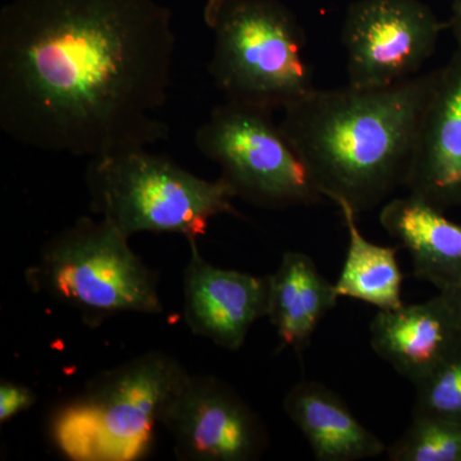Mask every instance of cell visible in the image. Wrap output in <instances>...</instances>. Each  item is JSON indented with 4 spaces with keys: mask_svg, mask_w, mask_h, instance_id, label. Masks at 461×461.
I'll list each match as a JSON object with an SVG mask.
<instances>
[{
    "mask_svg": "<svg viewBox=\"0 0 461 461\" xmlns=\"http://www.w3.org/2000/svg\"><path fill=\"white\" fill-rule=\"evenodd\" d=\"M175 48L154 0H14L0 16V127L90 159L165 140Z\"/></svg>",
    "mask_w": 461,
    "mask_h": 461,
    "instance_id": "obj_1",
    "label": "cell"
},
{
    "mask_svg": "<svg viewBox=\"0 0 461 461\" xmlns=\"http://www.w3.org/2000/svg\"><path fill=\"white\" fill-rule=\"evenodd\" d=\"M432 80L430 72L384 89H315L282 109V132L324 199L359 214L405 187Z\"/></svg>",
    "mask_w": 461,
    "mask_h": 461,
    "instance_id": "obj_2",
    "label": "cell"
},
{
    "mask_svg": "<svg viewBox=\"0 0 461 461\" xmlns=\"http://www.w3.org/2000/svg\"><path fill=\"white\" fill-rule=\"evenodd\" d=\"M209 76L227 102L275 111L315 90L305 35L278 0H209Z\"/></svg>",
    "mask_w": 461,
    "mask_h": 461,
    "instance_id": "obj_3",
    "label": "cell"
},
{
    "mask_svg": "<svg viewBox=\"0 0 461 461\" xmlns=\"http://www.w3.org/2000/svg\"><path fill=\"white\" fill-rule=\"evenodd\" d=\"M189 375L177 359L160 351L100 373L54 417L58 450L77 461L140 459Z\"/></svg>",
    "mask_w": 461,
    "mask_h": 461,
    "instance_id": "obj_4",
    "label": "cell"
},
{
    "mask_svg": "<svg viewBox=\"0 0 461 461\" xmlns=\"http://www.w3.org/2000/svg\"><path fill=\"white\" fill-rule=\"evenodd\" d=\"M85 180L91 211L129 238L166 232L198 241L211 220L239 214L224 178L205 180L147 148L93 158Z\"/></svg>",
    "mask_w": 461,
    "mask_h": 461,
    "instance_id": "obj_5",
    "label": "cell"
},
{
    "mask_svg": "<svg viewBox=\"0 0 461 461\" xmlns=\"http://www.w3.org/2000/svg\"><path fill=\"white\" fill-rule=\"evenodd\" d=\"M107 221L83 217L45 245L26 271L35 294L75 309L86 324L122 313L160 314L157 276Z\"/></svg>",
    "mask_w": 461,
    "mask_h": 461,
    "instance_id": "obj_6",
    "label": "cell"
},
{
    "mask_svg": "<svg viewBox=\"0 0 461 461\" xmlns=\"http://www.w3.org/2000/svg\"><path fill=\"white\" fill-rule=\"evenodd\" d=\"M195 144L250 204L286 209L324 199L269 109L226 100L199 127Z\"/></svg>",
    "mask_w": 461,
    "mask_h": 461,
    "instance_id": "obj_7",
    "label": "cell"
},
{
    "mask_svg": "<svg viewBox=\"0 0 461 461\" xmlns=\"http://www.w3.org/2000/svg\"><path fill=\"white\" fill-rule=\"evenodd\" d=\"M442 27L420 0H357L341 33L348 85L384 89L415 77L435 53Z\"/></svg>",
    "mask_w": 461,
    "mask_h": 461,
    "instance_id": "obj_8",
    "label": "cell"
},
{
    "mask_svg": "<svg viewBox=\"0 0 461 461\" xmlns=\"http://www.w3.org/2000/svg\"><path fill=\"white\" fill-rule=\"evenodd\" d=\"M160 426L177 459L251 461L268 438L262 420L232 387L211 375H189L163 412Z\"/></svg>",
    "mask_w": 461,
    "mask_h": 461,
    "instance_id": "obj_9",
    "label": "cell"
},
{
    "mask_svg": "<svg viewBox=\"0 0 461 461\" xmlns=\"http://www.w3.org/2000/svg\"><path fill=\"white\" fill-rule=\"evenodd\" d=\"M405 187L439 211L461 209V50L433 72Z\"/></svg>",
    "mask_w": 461,
    "mask_h": 461,
    "instance_id": "obj_10",
    "label": "cell"
},
{
    "mask_svg": "<svg viewBox=\"0 0 461 461\" xmlns=\"http://www.w3.org/2000/svg\"><path fill=\"white\" fill-rule=\"evenodd\" d=\"M184 273L185 320L195 335L226 350L242 348L249 330L268 314L269 280L214 267L189 242Z\"/></svg>",
    "mask_w": 461,
    "mask_h": 461,
    "instance_id": "obj_11",
    "label": "cell"
},
{
    "mask_svg": "<svg viewBox=\"0 0 461 461\" xmlns=\"http://www.w3.org/2000/svg\"><path fill=\"white\" fill-rule=\"evenodd\" d=\"M373 350L414 386L461 345V321L445 294L393 311H378L371 321Z\"/></svg>",
    "mask_w": 461,
    "mask_h": 461,
    "instance_id": "obj_12",
    "label": "cell"
},
{
    "mask_svg": "<svg viewBox=\"0 0 461 461\" xmlns=\"http://www.w3.org/2000/svg\"><path fill=\"white\" fill-rule=\"evenodd\" d=\"M379 222L411 254L415 277L439 293L461 285V224L411 194L388 200Z\"/></svg>",
    "mask_w": 461,
    "mask_h": 461,
    "instance_id": "obj_13",
    "label": "cell"
},
{
    "mask_svg": "<svg viewBox=\"0 0 461 461\" xmlns=\"http://www.w3.org/2000/svg\"><path fill=\"white\" fill-rule=\"evenodd\" d=\"M284 411L302 430L317 460L372 459L386 451L384 442L357 420L344 400L318 382L291 387Z\"/></svg>",
    "mask_w": 461,
    "mask_h": 461,
    "instance_id": "obj_14",
    "label": "cell"
},
{
    "mask_svg": "<svg viewBox=\"0 0 461 461\" xmlns=\"http://www.w3.org/2000/svg\"><path fill=\"white\" fill-rule=\"evenodd\" d=\"M268 280L267 317L277 330L281 348L302 353L321 320L338 304L335 285L321 275L311 257L299 251L285 253Z\"/></svg>",
    "mask_w": 461,
    "mask_h": 461,
    "instance_id": "obj_15",
    "label": "cell"
},
{
    "mask_svg": "<svg viewBox=\"0 0 461 461\" xmlns=\"http://www.w3.org/2000/svg\"><path fill=\"white\" fill-rule=\"evenodd\" d=\"M348 235L344 267L335 284L339 297H351L375 306L378 311L402 308V273L397 249L373 244L360 232L357 213L344 202L338 203Z\"/></svg>",
    "mask_w": 461,
    "mask_h": 461,
    "instance_id": "obj_16",
    "label": "cell"
},
{
    "mask_svg": "<svg viewBox=\"0 0 461 461\" xmlns=\"http://www.w3.org/2000/svg\"><path fill=\"white\" fill-rule=\"evenodd\" d=\"M387 455L391 461H461V423L412 415L411 426Z\"/></svg>",
    "mask_w": 461,
    "mask_h": 461,
    "instance_id": "obj_17",
    "label": "cell"
},
{
    "mask_svg": "<svg viewBox=\"0 0 461 461\" xmlns=\"http://www.w3.org/2000/svg\"><path fill=\"white\" fill-rule=\"evenodd\" d=\"M417 388L412 415L461 423V345Z\"/></svg>",
    "mask_w": 461,
    "mask_h": 461,
    "instance_id": "obj_18",
    "label": "cell"
},
{
    "mask_svg": "<svg viewBox=\"0 0 461 461\" xmlns=\"http://www.w3.org/2000/svg\"><path fill=\"white\" fill-rule=\"evenodd\" d=\"M36 402V393L25 384L2 382L0 384V421L5 423L20 412L29 411Z\"/></svg>",
    "mask_w": 461,
    "mask_h": 461,
    "instance_id": "obj_19",
    "label": "cell"
},
{
    "mask_svg": "<svg viewBox=\"0 0 461 461\" xmlns=\"http://www.w3.org/2000/svg\"><path fill=\"white\" fill-rule=\"evenodd\" d=\"M453 29L457 50H461V0H453Z\"/></svg>",
    "mask_w": 461,
    "mask_h": 461,
    "instance_id": "obj_20",
    "label": "cell"
},
{
    "mask_svg": "<svg viewBox=\"0 0 461 461\" xmlns=\"http://www.w3.org/2000/svg\"><path fill=\"white\" fill-rule=\"evenodd\" d=\"M442 294L448 297L461 321V285L451 288V290L444 291Z\"/></svg>",
    "mask_w": 461,
    "mask_h": 461,
    "instance_id": "obj_21",
    "label": "cell"
}]
</instances>
